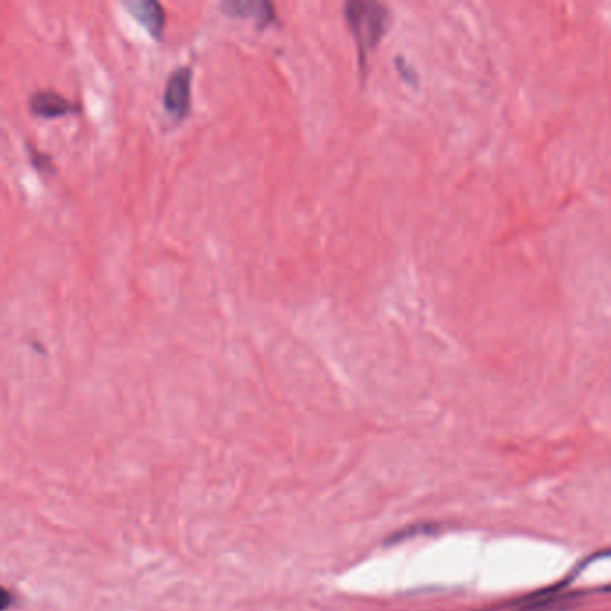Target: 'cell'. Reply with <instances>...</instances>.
Returning a JSON list of instances; mask_svg holds the SVG:
<instances>
[{
	"mask_svg": "<svg viewBox=\"0 0 611 611\" xmlns=\"http://www.w3.org/2000/svg\"><path fill=\"white\" fill-rule=\"evenodd\" d=\"M345 15L361 52V58L364 60V56L373 51L382 40V36L386 35L391 13L388 6L380 2L350 0L345 4Z\"/></svg>",
	"mask_w": 611,
	"mask_h": 611,
	"instance_id": "1",
	"label": "cell"
},
{
	"mask_svg": "<svg viewBox=\"0 0 611 611\" xmlns=\"http://www.w3.org/2000/svg\"><path fill=\"white\" fill-rule=\"evenodd\" d=\"M190 83H192V70L190 67H180L169 76L165 87V110L178 121L190 110Z\"/></svg>",
	"mask_w": 611,
	"mask_h": 611,
	"instance_id": "2",
	"label": "cell"
},
{
	"mask_svg": "<svg viewBox=\"0 0 611 611\" xmlns=\"http://www.w3.org/2000/svg\"><path fill=\"white\" fill-rule=\"evenodd\" d=\"M124 8L130 11L131 17L138 24L146 27L147 33L153 38H162L165 27V11L162 4L155 0H128L124 2Z\"/></svg>",
	"mask_w": 611,
	"mask_h": 611,
	"instance_id": "3",
	"label": "cell"
},
{
	"mask_svg": "<svg viewBox=\"0 0 611 611\" xmlns=\"http://www.w3.org/2000/svg\"><path fill=\"white\" fill-rule=\"evenodd\" d=\"M29 110L35 113L36 117L54 119L67 113L78 112L79 106L54 90H40L29 99Z\"/></svg>",
	"mask_w": 611,
	"mask_h": 611,
	"instance_id": "4",
	"label": "cell"
},
{
	"mask_svg": "<svg viewBox=\"0 0 611 611\" xmlns=\"http://www.w3.org/2000/svg\"><path fill=\"white\" fill-rule=\"evenodd\" d=\"M579 594H534L529 599H522L515 604H509L506 611H565L574 606Z\"/></svg>",
	"mask_w": 611,
	"mask_h": 611,
	"instance_id": "5",
	"label": "cell"
},
{
	"mask_svg": "<svg viewBox=\"0 0 611 611\" xmlns=\"http://www.w3.org/2000/svg\"><path fill=\"white\" fill-rule=\"evenodd\" d=\"M223 9L232 17L255 18L259 26H266L273 20V6L269 2H224Z\"/></svg>",
	"mask_w": 611,
	"mask_h": 611,
	"instance_id": "6",
	"label": "cell"
},
{
	"mask_svg": "<svg viewBox=\"0 0 611 611\" xmlns=\"http://www.w3.org/2000/svg\"><path fill=\"white\" fill-rule=\"evenodd\" d=\"M29 153H31V162H33L38 171L54 174L56 169H54V164H52L51 156L38 153L33 146H29Z\"/></svg>",
	"mask_w": 611,
	"mask_h": 611,
	"instance_id": "7",
	"label": "cell"
},
{
	"mask_svg": "<svg viewBox=\"0 0 611 611\" xmlns=\"http://www.w3.org/2000/svg\"><path fill=\"white\" fill-rule=\"evenodd\" d=\"M395 63L396 67H398V70L402 72V76H404L407 81H411V79H413V81H416V74H414L413 67H411V65H409V63H407V61H405L402 56H398V58H396L395 60Z\"/></svg>",
	"mask_w": 611,
	"mask_h": 611,
	"instance_id": "8",
	"label": "cell"
},
{
	"mask_svg": "<svg viewBox=\"0 0 611 611\" xmlns=\"http://www.w3.org/2000/svg\"><path fill=\"white\" fill-rule=\"evenodd\" d=\"M9 604H11V595H9L8 590H4V588L0 586V611L9 608Z\"/></svg>",
	"mask_w": 611,
	"mask_h": 611,
	"instance_id": "9",
	"label": "cell"
}]
</instances>
